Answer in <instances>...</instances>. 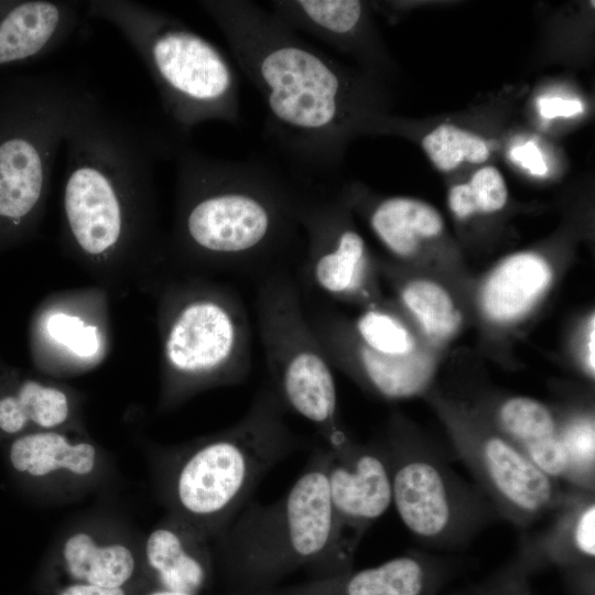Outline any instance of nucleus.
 Here are the masks:
<instances>
[{"label":"nucleus","instance_id":"cd10ccee","mask_svg":"<svg viewBox=\"0 0 595 595\" xmlns=\"http://www.w3.org/2000/svg\"><path fill=\"white\" fill-rule=\"evenodd\" d=\"M508 188L500 171L493 165L476 170L468 182L452 186L447 202L453 214L467 218L473 214H490L504 208Z\"/></svg>","mask_w":595,"mask_h":595},{"label":"nucleus","instance_id":"2f4dec72","mask_svg":"<svg viewBox=\"0 0 595 595\" xmlns=\"http://www.w3.org/2000/svg\"><path fill=\"white\" fill-rule=\"evenodd\" d=\"M532 571L529 562L519 550L509 565L472 595H534L529 580Z\"/></svg>","mask_w":595,"mask_h":595},{"label":"nucleus","instance_id":"7ed1b4c3","mask_svg":"<svg viewBox=\"0 0 595 595\" xmlns=\"http://www.w3.org/2000/svg\"><path fill=\"white\" fill-rule=\"evenodd\" d=\"M182 141L142 129L88 95L64 143V226L77 251L107 258L143 238L156 161Z\"/></svg>","mask_w":595,"mask_h":595},{"label":"nucleus","instance_id":"6e6552de","mask_svg":"<svg viewBox=\"0 0 595 595\" xmlns=\"http://www.w3.org/2000/svg\"><path fill=\"white\" fill-rule=\"evenodd\" d=\"M163 321L165 398L242 383L251 369V327L235 288L191 283L169 294Z\"/></svg>","mask_w":595,"mask_h":595},{"label":"nucleus","instance_id":"393cba45","mask_svg":"<svg viewBox=\"0 0 595 595\" xmlns=\"http://www.w3.org/2000/svg\"><path fill=\"white\" fill-rule=\"evenodd\" d=\"M69 414V399L55 386L24 379L0 391L1 436L13 439L30 431L56 430Z\"/></svg>","mask_w":595,"mask_h":595},{"label":"nucleus","instance_id":"39448f33","mask_svg":"<svg viewBox=\"0 0 595 595\" xmlns=\"http://www.w3.org/2000/svg\"><path fill=\"white\" fill-rule=\"evenodd\" d=\"M283 404L269 383L231 426L171 452L164 489L172 515L218 538L250 502L262 478L307 441L286 423Z\"/></svg>","mask_w":595,"mask_h":595},{"label":"nucleus","instance_id":"473e14b6","mask_svg":"<svg viewBox=\"0 0 595 595\" xmlns=\"http://www.w3.org/2000/svg\"><path fill=\"white\" fill-rule=\"evenodd\" d=\"M539 112L543 118L572 117L583 111L578 100H564L561 98H541L538 101Z\"/></svg>","mask_w":595,"mask_h":595},{"label":"nucleus","instance_id":"c756f323","mask_svg":"<svg viewBox=\"0 0 595 595\" xmlns=\"http://www.w3.org/2000/svg\"><path fill=\"white\" fill-rule=\"evenodd\" d=\"M353 331L361 343L382 354L402 355L416 347L403 323L386 311L368 310L357 320Z\"/></svg>","mask_w":595,"mask_h":595},{"label":"nucleus","instance_id":"c85d7f7f","mask_svg":"<svg viewBox=\"0 0 595 595\" xmlns=\"http://www.w3.org/2000/svg\"><path fill=\"white\" fill-rule=\"evenodd\" d=\"M572 488L594 491L595 430L591 415L571 418L559 426Z\"/></svg>","mask_w":595,"mask_h":595},{"label":"nucleus","instance_id":"6ab92c4d","mask_svg":"<svg viewBox=\"0 0 595 595\" xmlns=\"http://www.w3.org/2000/svg\"><path fill=\"white\" fill-rule=\"evenodd\" d=\"M6 458L11 472L30 482L55 476L84 478L98 467L96 446L82 440H72L56 430H36L11 439Z\"/></svg>","mask_w":595,"mask_h":595},{"label":"nucleus","instance_id":"4468645a","mask_svg":"<svg viewBox=\"0 0 595 595\" xmlns=\"http://www.w3.org/2000/svg\"><path fill=\"white\" fill-rule=\"evenodd\" d=\"M309 322L331 365L353 371L379 396L399 400L421 393L433 374V361L419 348L402 355L376 351L324 303L305 306Z\"/></svg>","mask_w":595,"mask_h":595},{"label":"nucleus","instance_id":"f3484780","mask_svg":"<svg viewBox=\"0 0 595 595\" xmlns=\"http://www.w3.org/2000/svg\"><path fill=\"white\" fill-rule=\"evenodd\" d=\"M141 563L152 586L201 595L213 581L207 538L174 515L150 531Z\"/></svg>","mask_w":595,"mask_h":595},{"label":"nucleus","instance_id":"9d476101","mask_svg":"<svg viewBox=\"0 0 595 595\" xmlns=\"http://www.w3.org/2000/svg\"><path fill=\"white\" fill-rule=\"evenodd\" d=\"M390 466L392 505L413 537L439 549L465 545L497 516L477 488L394 424L383 443Z\"/></svg>","mask_w":595,"mask_h":595},{"label":"nucleus","instance_id":"72a5a7b5","mask_svg":"<svg viewBox=\"0 0 595 595\" xmlns=\"http://www.w3.org/2000/svg\"><path fill=\"white\" fill-rule=\"evenodd\" d=\"M53 595H133L132 586L106 588L85 583L66 582L60 585Z\"/></svg>","mask_w":595,"mask_h":595},{"label":"nucleus","instance_id":"e433bc0d","mask_svg":"<svg viewBox=\"0 0 595 595\" xmlns=\"http://www.w3.org/2000/svg\"><path fill=\"white\" fill-rule=\"evenodd\" d=\"M140 595H194L186 592L166 589L158 586L148 585Z\"/></svg>","mask_w":595,"mask_h":595},{"label":"nucleus","instance_id":"4c0bfd02","mask_svg":"<svg viewBox=\"0 0 595 595\" xmlns=\"http://www.w3.org/2000/svg\"><path fill=\"white\" fill-rule=\"evenodd\" d=\"M229 595H257V594H244V593H238V592H230Z\"/></svg>","mask_w":595,"mask_h":595},{"label":"nucleus","instance_id":"f257e3e1","mask_svg":"<svg viewBox=\"0 0 595 595\" xmlns=\"http://www.w3.org/2000/svg\"><path fill=\"white\" fill-rule=\"evenodd\" d=\"M229 45L239 68L267 107L271 142L292 175L315 184L337 164L361 121L360 83L271 11L244 0L198 2Z\"/></svg>","mask_w":595,"mask_h":595},{"label":"nucleus","instance_id":"1a4fd4ad","mask_svg":"<svg viewBox=\"0 0 595 595\" xmlns=\"http://www.w3.org/2000/svg\"><path fill=\"white\" fill-rule=\"evenodd\" d=\"M301 286L289 270L257 279L255 309L269 385L286 411L311 423L324 445L349 440L342 429L331 363L305 311Z\"/></svg>","mask_w":595,"mask_h":595},{"label":"nucleus","instance_id":"aec40b11","mask_svg":"<svg viewBox=\"0 0 595 595\" xmlns=\"http://www.w3.org/2000/svg\"><path fill=\"white\" fill-rule=\"evenodd\" d=\"M500 433L550 477L567 483L569 465L550 409L529 397L505 400L497 413Z\"/></svg>","mask_w":595,"mask_h":595},{"label":"nucleus","instance_id":"ddd939ff","mask_svg":"<svg viewBox=\"0 0 595 595\" xmlns=\"http://www.w3.org/2000/svg\"><path fill=\"white\" fill-rule=\"evenodd\" d=\"M326 448L334 518L346 550L355 555L366 531L392 505L389 461L383 444L363 445L349 439Z\"/></svg>","mask_w":595,"mask_h":595},{"label":"nucleus","instance_id":"b1692460","mask_svg":"<svg viewBox=\"0 0 595 595\" xmlns=\"http://www.w3.org/2000/svg\"><path fill=\"white\" fill-rule=\"evenodd\" d=\"M551 270L534 253H518L501 262L491 273L483 292V305L489 317L511 321L524 314L544 292Z\"/></svg>","mask_w":595,"mask_h":595},{"label":"nucleus","instance_id":"a211bd4d","mask_svg":"<svg viewBox=\"0 0 595 595\" xmlns=\"http://www.w3.org/2000/svg\"><path fill=\"white\" fill-rule=\"evenodd\" d=\"M551 526L533 540H524L520 550L532 570L553 564L570 574L593 573L595 560L594 491L572 488L553 512Z\"/></svg>","mask_w":595,"mask_h":595},{"label":"nucleus","instance_id":"5701e85b","mask_svg":"<svg viewBox=\"0 0 595 595\" xmlns=\"http://www.w3.org/2000/svg\"><path fill=\"white\" fill-rule=\"evenodd\" d=\"M369 225L381 244L393 255L408 258L420 248L421 240L443 230L440 213L416 198L393 196L365 204Z\"/></svg>","mask_w":595,"mask_h":595},{"label":"nucleus","instance_id":"0eeeda50","mask_svg":"<svg viewBox=\"0 0 595 595\" xmlns=\"http://www.w3.org/2000/svg\"><path fill=\"white\" fill-rule=\"evenodd\" d=\"M89 94L56 75L19 77L0 87V244L21 238L36 223L55 159Z\"/></svg>","mask_w":595,"mask_h":595},{"label":"nucleus","instance_id":"dca6fc26","mask_svg":"<svg viewBox=\"0 0 595 595\" xmlns=\"http://www.w3.org/2000/svg\"><path fill=\"white\" fill-rule=\"evenodd\" d=\"M85 2L0 0V67L41 58L60 47L79 23Z\"/></svg>","mask_w":595,"mask_h":595},{"label":"nucleus","instance_id":"f704fd0d","mask_svg":"<svg viewBox=\"0 0 595 595\" xmlns=\"http://www.w3.org/2000/svg\"><path fill=\"white\" fill-rule=\"evenodd\" d=\"M511 156L516 162H519L533 174L543 175L548 171L541 152L532 142H527L523 145L515 148L511 152Z\"/></svg>","mask_w":595,"mask_h":595},{"label":"nucleus","instance_id":"4be33fe9","mask_svg":"<svg viewBox=\"0 0 595 595\" xmlns=\"http://www.w3.org/2000/svg\"><path fill=\"white\" fill-rule=\"evenodd\" d=\"M272 14L291 30L302 31L343 51L366 43V9L358 0H277Z\"/></svg>","mask_w":595,"mask_h":595},{"label":"nucleus","instance_id":"423d86ee","mask_svg":"<svg viewBox=\"0 0 595 595\" xmlns=\"http://www.w3.org/2000/svg\"><path fill=\"white\" fill-rule=\"evenodd\" d=\"M85 13L113 25L138 53L181 137L204 122L239 120L232 65L181 20L131 0L86 1Z\"/></svg>","mask_w":595,"mask_h":595},{"label":"nucleus","instance_id":"20e7f679","mask_svg":"<svg viewBox=\"0 0 595 595\" xmlns=\"http://www.w3.org/2000/svg\"><path fill=\"white\" fill-rule=\"evenodd\" d=\"M327 461L324 444L313 447L284 495L249 502L216 538L217 563L231 592H269L300 571L311 580L354 569L332 509Z\"/></svg>","mask_w":595,"mask_h":595},{"label":"nucleus","instance_id":"f8f14e48","mask_svg":"<svg viewBox=\"0 0 595 595\" xmlns=\"http://www.w3.org/2000/svg\"><path fill=\"white\" fill-rule=\"evenodd\" d=\"M455 446L496 515L518 529H528L554 512L567 495L562 483L537 467L501 433L457 432Z\"/></svg>","mask_w":595,"mask_h":595},{"label":"nucleus","instance_id":"c9c22d12","mask_svg":"<svg viewBox=\"0 0 595 595\" xmlns=\"http://www.w3.org/2000/svg\"><path fill=\"white\" fill-rule=\"evenodd\" d=\"M594 317H592V322L589 325L588 331V339H587V367L592 374H594Z\"/></svg>","mask_w":595,"mask_h":595},{"label":"nucleus","instance_id":"9b49d317","mask_svg":"<svg viewBox=\"0 0 595 595\" xmlns=\"http://www.w3.org/2000/svg\"><path fill=\"white\" fill-rule=\"evenodd\" d=\"M300 223L304 234L300 260L303 282L336 300L370 299L367 247L350 225L342 196L328 194L326 185L305 184Z\"/></svg>","mask_w":595,"mask_h":595},{"label":"nucleus","instance_id":"f03ea898","mask_svg":"<svg viewBox=\"0 0 595 595\" xmlns=\"http://www.w3.org/2000/svg\"><path fill=\"white\" fill-rule=\"evenodd\" d=\"M174 156L178 256L256 279L300 262L304 182L262 160H223L183 141Z\"/></svg>","mask_w":595,"mask_h":595},{"label":"nucleus","instance_id":"bb28decb","mask_svg":"<svg viewBox=\"0 0 595 595\" xmlns=\"http://www.w3.org/2000/svg\"><path fill=\"white\" fill-rule=\"evenodd\" d=\"M401 298L431 337H448L461 322L459 312L455 309L451 296L434 282L410 281L402 288Z\"/></svg>","mask_w":595,"mask_h":595},{"label":"nucleus","instance_id":"412c9836","mask_svg":"<svg viewBox=\"0 0 595 595\" xmlns=\"http://www.w3.org/2000/svg\"><path fill=\"white\" fill-rule=\"evenodd\" d=\"M57 559L66 582L106 588L132 586L142 570L127 543L102 539L87 530L68 534L60 547Z\"/></svg>","mask_w":595,"mask_h":595},{"label":"nucleus","instance_id":"a878e982","mask_svg":"<svg viewBox=\"0 0 595 595\" xmlns=\"http://www.w3.org/2000/svg\"><path fill=\"white\" fill-rule=\"evenodd\" d=\"M433 165L452 172L462 164H482L490 156L486 141L453 123H442L426 133L421 142Z\"/></svg>","mask_w":595,"mask_h":595},{"label":"nucleus","instance_id":"7c9ffc66","mask_svg":"<svg viewBox=\"0 0 595 595\" xmlns=\"http://www.w3.org/2000/svg\"><path fill=\"white\" fill-rule=\"evenodd\" d=\"M48 336L58 344L67 347L80 358L95 356L100 347L99 332L95 325L65 312L52 313L45 322Z\"/></svg>","mask_w":595,"mask_h":595},{"label":"nucleus","instance_id":"2eb2a0df","mask_svg":"<svg viewBox=\"0 0 595 595\" xmlns=\"http://www.w3.org/2000/svg\"><path fill=\"white\" fill-rule=\"evenodd\" d=\"M450 572L445 559L412 551L376 566L311 578L258 595H437Z\"/></svg>","mask_w":595,"mask_h":595}]
</instances>
